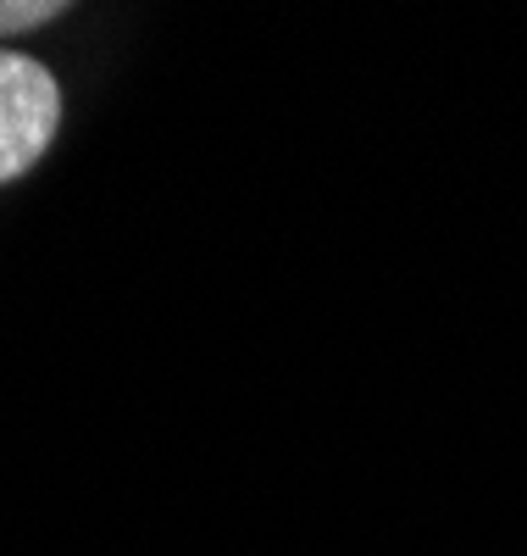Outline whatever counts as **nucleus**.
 Returning <instances> with one entry per match:
<instances>
[{"mask_svg":"<svg viewBox=\"0 0 527 556\" xmlns=\"http://www.w3.org/2000/svg\"><path fill=\"white\" fill-rule=\"evenodd\" d=\"M62 128V89L34 56L0 51V184L23 178Z\"/></svg>","mask_w":527,"mask_h":556,"instance_id":"obj_1","label":"nucleus"},{"mask_svg":"<svg viewBox=\"0 0 527 556\" xmlns=\"http://www.w3.org/2000/svg\"><path fill=\"white\" fill-rule=\"evenodd\" d=\"M62 12H67L62 0H0V34L39 28V23H51V17H62Z\"/></svg>","mask_w":527,"mask_h":556,"instance_id":"obj_2","label":"nucleus"}]
</instances>
